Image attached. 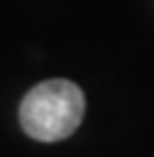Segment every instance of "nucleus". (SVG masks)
Returning a JSON list of instances; mask_svg holds the SVG:
<instances>
[{
	"mask_svg": "<svg viewBox=\"0 0 154 157\" xmlns=\"http://www.w3.org/2000/svg\"><path fill=\"white\" fill-rule=\"evenodd\" d=\"M86 113L83 91L66 78L37 83L20 103L22 130L39 142H59L76 132Z\"/></svg>",
	"mask_w": 154,
	"mask_h": 157,
	"instance_id": "nucleus-1",
	"label": "nucleus"
}]
</instances>
